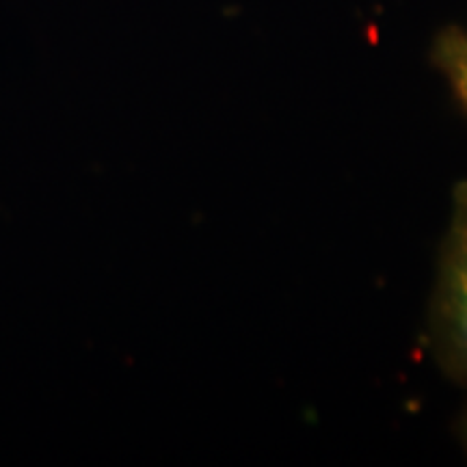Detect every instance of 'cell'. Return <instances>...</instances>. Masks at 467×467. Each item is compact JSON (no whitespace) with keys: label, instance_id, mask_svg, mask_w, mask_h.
<instances>
[{"label":"cell","instance_id":"cell-1","mask_svg":"<svg viewBox=\"0 0 467 467\" xmlns=\"http://www.w3.org/2000/svg\"><path fill=\"white\" fill-rule=\"evenodd\" d=\"M429 344L443 375L467 385V180L452 189L451 221L429 307Z\"/></svg>","mask_w":467,"mask_h":467},{"label":"cell","instance_id":"cell-2","mask_svg":"<svg viewBox=\"0 0 467 467\" xmlns=\"http://www.w3.org/2000/svg\"><path fill=\"white\" fill-rule=\"evenodd\" d=\"M431 61L467 113V28L457 25L441 28L431 48Z\"/></svg>","mask_w":467,"mask_h":467},{"label":"cell","instance_id":"cell-3","mask_svg":"<svg viewBox=\"0 0 467 467\" xmlns=\"http://www.w3.org/2000/svg\"><path fill=\"white\" fill-rule=\"evenodd\" d=\"M459 440L463 443L465 452H467V409L463 411V416L459 420Z\"/></svg>","mask_w":467,"mask_h":467}]
</instances>
